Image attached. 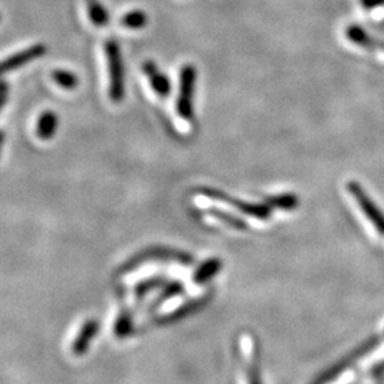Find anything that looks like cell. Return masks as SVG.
Here are the masks:
<instances>
[{
	"mask_svg": "<svg viewBox=\"0 0 384 384\" xmlns=\"http://www.w3.org/2000/svg\"><path fill=\"white\" fill-rule=\"evenodd\" d=\"M104 53L109 69V97L113 103H121L125 96V72L118 41L116 39L107 40Z\"/></svg>",
	"mask_w": 384,
	"mask_h": 384,
	"instance_id": "1",
	"label": "cell"
},
{
	"mask_svg": "<svg viewBox=\"0 0 384 384\" xmlns=\"http://www.w3.org/2000/svg\"><path fill=\"white\" fill-rule=\"evenodd\" d=\"M85 6H87L89 17L92 23L97 28H104L109 25L110 21V13L105 9V6L100 2V0H85Z\"/></svg>",
	"mask_w": 384,
	"mask_h": 384,
	"instance_id": "8",
	"label": "cell"
},
{
	"mask_svg": "<svg viewBox=\"0 0 384 384\" xmlns=\"http://www.w3.org/2000/svg\"><path fill=\"white\" fill-rule=\"evenodd\" d=\"M8 87V84L6 83H3V81H0V90L2 89H6Z\"/></svg>",
	"mask_w": 384,
	"mask_h": 384,
	"instance_id": "20",
	"label": "cell"
},
{
	"mask_svg": "<svg viewBox=\"0 0 384 384\" xmlns=\"http://www.w3.org/2000/svg\"><path fill=\"white\" fill-rule=\"evenodd\" d=\"M47 53V47L43 43H36V45L21 50L19 53H14L3 60H0V76H3L9 72L21 69L26 64L32 63L33 60H37L40 57H43Z\"/></svg>",
	"mask_w": 384,
	"mask_h": 384,
	"instance_id": "3",
	"label": "cell"
},
{
	"mask_svg": "<svg viewBox=\"0 0 384 384\" xmlns=\"http://www.w3.org/2000/svg\"><path fill=\"white\" fill-rule=\"evenodd\" d=\"M220 269V262L217 259H212V261H208L205 265H202V268H200L195 275H194V281L197 284H202L205 281H208L209 277H212L213 275H215Z\"/></svg>",
	"mask_w": 384,
	"mask_h": 384,
	"instance_id": "12",
	"label": "cell"
},
{
	"mask_svg": "<svg viewBox=\"0 0 384 384\" xmlns=\"http://www.w3.org/2000/svg\"><path fill=\"white\" fill-rule=\"evenodd\" d=\"M5 140H6V133L3 130H0V151H2V147H3Z\"/></svg>",
	"mask_w": 384,
	"mask_h": 384,
	"instance_id": "19",
	"label": "cell"
},
{
	"mask_svg": "<svg viewBox=\"0 0 384 384\" xmlns=\"http://www.w3.org/2000/svg\"><path fill=\"white\" fill-rule=\"evenodd\" d=\"M201 194H204L205 197H209V198H212V200L222 201V202L229 204V205H232V206H237L241 212L248 213V215L255 217V218H259V220H265V218H268V217H269V213H270V209H269L266 205H262V204H248V202H242V201H238V200H235V198L228 197L226 194H224V192L217 191V189L202 188V189H201Z\"/></svg>",
	"mask_w": 384,
	"mask_h": 384,
	"instance_id": "4",
	"label": "cell"
},
{
	"mask_svg": "<svg viewBox=\"0 0 384 384\" xmlns=\"http://www.w3.org/2000/svg\"><path fill=\"white\" fill-rule=\"evenodd\" d=\"M349 191L350 194L356 198L359 205L361 206L363 212L366 213V217L370 220V222L374 225V228L378 231L380 235H384V215L381 211L374 205V202L366 195V192L363 191V188L357 182H350L349 184Z\"/></svg>",
	"mask_w": 384,
	"mask_h": 384,
	"instance_id": "5",
	"label": "cell"
},
{
	"mask_svg": "<svg viewBox=\"0 0 384 384\" xmlns=\"http://www.w3.org/2000/svg\"><path fill=\"white\" fill-rule=\"evenodd\" d=\"M148 23V16L144 10H131L127 12L121 17V26L128 30H140L144 29Z\"/></svg>",
	"mask_w": 384,
	"mask_h": 384,
	"instance_id": "9",
	"label": "cell"
},
{
	"mask_svg": "<svg viewBox=\"0 0 384 384\" xmlns=\"http://www.w3.org/2000/svg\"><path fill=\"white\" fill-rule=\"evenodd\" d=\"M346 34L348 37L353 41V43H357V45L360 46H365L369 43L367 40V36L366 33L361 30V28H357V26H350L348 30H346Z\"/></svg>",
	"mask_w": 384,
	"mask_h": 384,
	"instance_id": "15",
	"label": "cell"
},
{
	"mask_svg": "<svg viewBox=\"0 0 384 384\" xmlns=\"http://www.w3.org/2000/svg\"><path fill=\"white\" fill-rule=\"evenodd\" d=\"M162 281L160 279V277H157V279L154 281H148V282H144V284H141V285H138V288H137V295L138 296H141V295H144L145 292H148L149 289L151 288H156V286H158L160 284H161Z\"/></svg>",
	"mask_w": 384,
	"mask_h": 384,
	"instance_id": "17",
	"label": "cell"
},
{
	"mask_svg": "<svg viewBox=\"0 0 384 384\" xmlns=\"http://www.w3.org/2000/svg\"><path fill=\"white\" fill-rule=\"evenodd\" d=\"M209 213H212L213 217L218 218V220H221V221H224V222H226L228 225H231V226H233V228H239V229L245 228V224H244L239 218L233 217V215H229V213L222 212V211H220V209H217V208L209 209Z\"/></svg>",
	"mask_w": 384,
	"mask_h": 384,
	"instance_id": "14",
	"label": "cell"
},
{
	"mask_svg": "<svg viewBox=\"0 0 384 384\" xmlns=\"http://www.w3.org/2000/svg\"><path fill=\"white\" fill-rule=\"evenodd\" d=\"M6 101H8V87L0 90V111H2V109H3V105L6 104Z\"/></svg>",
	"mask_w": 384,
	"mask_h": 384,
	"instance_id": "18",
	"label": "cell"
},
{
	"mask_svg": "<svg viewBox=\"0 0 384 384\" xmlns=\"http://www.w3.org/2000/svg\"><path fill=\"white\" fill-rule=\"evenodd\" d=\"M268 202L270 205L279 206V208H284V209H293L297 205V198L293 194H284V195H277V197L269 198Z\"/></svg>",
	"mask_w": 384,
	"mask_h": 384,
	"instance_id": "13",
	"label": "cell"
},
{
	"mask_svg": "<svg viewBox=\"0 0 384 384\" xmlns=\"http://www.w3.org/2000/svg\"><path fill=\"white\" fill-rule=\"evenodd\" d=\"M197 83V69L194 64H185L180 74V92L175 111L184 121L194 118V93Z\"/></svg>",
	"mask_w": 384,
	"mask_h": 384,
	"instance_id": "2",
	"label": "cell"
},
{
	"mask_svg": "<svg viewBox=\"0 0 384 384\" xmlns=\"http://www.w3.org/2000/svg\"><path fill=\"white\" fill-rule=\"evenodd\" d=\"M97 329H98V326L96 325V322H89L87 325L83 328V330L80 332L77 340L73 343V352L76 354H81V353H84L85 350H87L89 341L93 339V336L96 334Z\"/></svg>",
	"mask_w": 384,
	"mask_h": 384,
	"instance_id": "10",
	"label": "cell"
},
{
	"mask_svg": "<svg viewBox=\"0 0 384 384\" xmlns=\"http://www.w3.org/2000/svg\"><path fill=\"white\" fill-rule=\"evenodd\" d=\"M145 77L148 78L149 85L154 90V93L161 97V98H167L171 93V81L168 78L167 74H164L158 66L157 63L153 60H145L141 66Z\"/></svg>",
	"mask_w": 384,
	"mask_h": 384,
	"instance_id": "6",
	"label": "cell"
},
{
	"mask_svg": "<svg viewBox=\"0 0 384 384\" xmlns=\"http://www.w3.org/2000/svg\"><path fill=\"white\" fill-rule=\"evenodd\" d=\"M52 77H53V80L56 81L58 87H61L64 90H74V89L78 87L80 78L73 72L57 69L52 73Z\"/></svg>",
	"mask_w": 384,
	"mask_h": 384,
	"instance_id": "11",
	"label": "cell"
},
{
	"mask_svg": "<svg viewBox=\"0 0 384 384\" xmlns=\"http://www.w3.org/2000/svg\"><path fill=\"white\" fill-rule=\"evenodd\" d=\"M58 127V117L54 111H45L41 113L37 124H36V134L41 140H52L56 136Z\"/></svg>",
	"mask_w": 384,
	"mask_h": 384,
	"instance_id": "7",
	"label": "cell"
},
{
	"mask_svg": "<svg viewBox=\"0 0 384 384\" xmlns=\"http://www.w3.org/2000/svg\"><path fill=\"white\" fill-rule=\"evenodd\" d=\"M131 330V319L128 316L125 312L118 317L117 320V325H116V333L118 336H125L128 332Z\"/></svg>",
	"mask_w": 384,
	"mask_h": 384,
	"instance_id": "16",
	"label": "cell"
}]
</instances>
